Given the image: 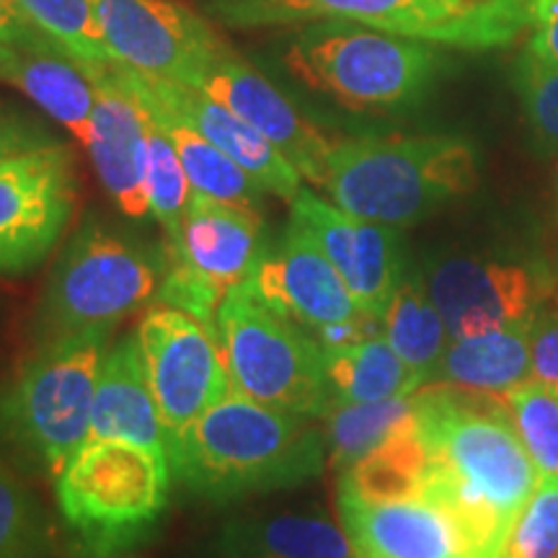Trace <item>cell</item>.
<instances>
[{"instance_id": "cell-1", "label": "cell", "mask_w": 558, "mask_h": 558, "mask_svg": "<svg viewBox=\"0 0 558 558\" xmlns=\"http://www.w3.org/2000/svg\"><path fill=\"white\" fill-rule=\"evenodd\" d=\"M427 471L418 492L456 518L476 558H501L541 473L505 396L427 383L414 393Z\"/></svg>"}, {"instance_id": "cell-2", "label": "cell", "mask_w": 558, "mask_h": 558, "mask_svg": "<svg viewBox=\"0 0 558 558\" xmlns=\"http://www.w3.org/2000/svg\"><path fill=\"white\" fill-rule=\"evenodd\" d=\"M326 439L311 418L230 388L171 450V471L199 497L230 501L305 484L324 471Z\"/></svg>"}, {"instance_id": "cell-3", "label": "cell", "mask_w": 558, "mask_h": 558, "mask_svg": "<svg viewBox=\"0 0 558 558\" xmlns=\"http://www.w3.org/2000/svg\"><path fill=\"white\" fill-rule=\"evenodd\" d=\"M476 184L478 156L465 137L365 135L331 145L320 190L357 218L407 228Z\"/></svg>"}, {"instance_id": "cell-4", "label": "cell", "mask_w": 558, "mask_h": 558, "mask_svg": "<svg viewBox=\"0 0 558 558\" xmlns=\"http://www.w3.org/2000/svg\"><path fill=\"white\" fill-rule=\"evenodd\" d=\"M107 344L109 331L37 341L29 357L0 380V450L58 478L88 442Z\"/></svg>"}, {"instance_id": "cell-5", "label": "cell", "mask_w": 558, "mask_h": 558, "mask_svg": "<svg viewBox=\"0 0 558 558\" xmlns=\"http://www.w3.org/2000/svg\"><path fill=\"white\" fill-rule=\"evenodd\" d=\"M171 460L124 439H88L54 478L58 507L86 558H122L156 533L171 488Z\"/></svg>"}, {"instance_id": "cell-6", "label": "cell", "mask_w": 558, "mask_h": 558, "mask_svg": "<svg viewBox=\"0 0 558 558\" xmlns=\"http://www.w3.org/2000/svg\"><path fill=\"white\" fill-rule=\"evenodd\" d=\"M209 11L235 29L354 21L465 52L501 50L533 26V0H213Z\"/></svg>"}, {"instance_id": "cell-7", "label": "cell", "mask_w": 558, "mask_h": 558, "mask_svg": "<svg viewBox=\"0 0 558 558\" xmlns=\"http://www.w3.org/2000/svg\"><path fill=\"white\" fill-rule=\"evenodd\" d=\"M284 62L305 86L349 111H396L429 94L442 54L354 21H311L292 37Z\"/></svg>"}, {"instance_id": "cell-8", "label": "cell", "mask_w": 558, "mask_h": 558, "mask_svg": "<svg viewBox=\"0 0 558 558\" xmlns=\"http://www.w3.org/2000/svg\"><path fill=\"white\" fill-rule=\"evenodd\" d=\"M163 277L166 251L88 218L54 264L37 313V341L111 331L156 303Z\"/></svg>"}, {"instance_id": "cell-9", "label": "cell", "mask_w": 558, "mask_h": 558, "mask_svg": "<svg viewBox=\"0 0 558 558\" xmlns=\"http://www.w3.org/2000/svg\"><path fill=\"white\" fill-rule=\"evenodd\" d=\"M215 333L230 383L246 399L305 418L331 407L320 341L262 303L248 284L222 300Z\"/></svg>"}, {"instance_id": "cell-10", "label": "cell", "mask_w": 558, "mask_h": 558, "mask_svg": "<svg viewBox=\"0 0 558 558\" xmlns=\"http://www.w3.org/2000/svg\"><path fill=\"white\" fill-rule=\"evenodd\" d=\"M163 251L166 277L158 303L190 313L215 331L222 300L248 284L267 251L262 209L192 190L179 239Z\"/></svg>"}, {"instance_id": "cell-11", "label": "cell", "mask_w": 558, "mask_h": 558, "mask_svg": "<svg viewBox=\"0 0 558 558\" xmlns=\"http://www.w3.org/2000/svg\"><path fill=\"white\" fill-rule=\"evenodd\" d=\"M140 352L166 429L169 456L181 435L233 388L218 333L173 305H153L137 326Z\"/></svg>"}, {"instance_id": "cell-12", "label": "cell", "mask_w": 558, "mask_h": 558, "mask_svg": "<svg viewBox=\"0 0 558 558\" xmlns=\"http://www.w3.org/2000/svg\"><path fill=\"white\" fill-rule=\"evenodd\" d=\"M78 205V173L68 145L0 163V277L37 269L58 246Z\"/></svg>"}, {"instance_id": "cell-13", "label": "cell", "mask_w": 558, "mask_h": 558, "mask_svg": "<svg viewBox=\"0 0 558 558\" xmlns=\"http://www.w3.org/2000/svg\"><path fill=\"white\" fill-rule=\"evenodd\" d=\"M111 58L135 73L194 86L228 52L205 19L173 0H94Z\"/></svg>"}, {"instance_id": "cell-14", "label": "cell", "mask_w": 558, "mask_h": 558, "mask_svg": "<svg viewBox=\"0 0 558 558\" xmlns=\"http://www.w3.org/2000/svg\"><path fill=\"white\" fill-rule=\"evenodd\" d=\"M429 298L448 326L450 339L501 329H535V316L548 300V277L514 262L471 256L439 259L424 275Z\"/></svg>"}, {"instance_id": "cell-15", "label": "cell", "mask_w": 558, "mask_h": 558, "mask_svg": "<svg viewBox=\"0 0 558 558\" xmlns=\"http://www.w3.org/2000/svg\"><path fill=\"white\" fill-rule=\"evenodd\" d=\"M290 220L298 222L329 256L362 308L380 318L407 275L396 228L357 218L308 190H300L290 202Z\"/></svg>"}, {"instance_id": "cell-16", "label": "cell", "mask_w": 558, "mask_h": 558, "mask_svg": "<svg viewBox=\"0 0 558 558\" xmlns=\"http://www.w3.org/2000/svg\"><path fill=\"white\" fill-rule=\"evenodd\" d=\"M248 290L271 311L308 326L316 337L331 326L375 318L354 300L318 243L292 220L284 239L264 251Z\"/></svg>"}, {"instance_id": "cell-17", "label": "cell", "mask_w": 558, "mask_h": 558, "mask_svg": "<svg viewBox=\"0 0 558 558\" xmlns=\"http://www.w3.org/2000/svg\"><path fill=\"white\" fill-rule=\"evenodd\" d=\"M337 507L360 558H476L456 518L422 492L369 499L339 486Z\"/></svg>"}, {"instance_id": "cell-18", "label": "cell", "mask_w": 558, "mask_h": 558, "mask_svg": "<svg viewBox=\"0 0 558 558\" xmlns=\"http://www.w3.org/2000/svg\"><path fill=\"white\" fill-rule=\"evenodd\" d=\"M194 88L226 104L243 122L267 137L295 166L300 177L324 186L326 158L333 143L248 62L239 60L230 50L222 52L197 75Z\"/></svg>"}, {"instance_id": "cell-19", "label": "cell", "mask_w": 558, "mask_h": 558, "mask_svg": "<svg viewBox=\"0 0 558 558\" xmlns=\"http://www.w3.org/2000/svg\"><path fill=\"white\" fill-rule=\"evenodd\" d=\"M117 65L88 73L96 107L90 122V160L104 190L128 218L150 215L148 199V117L124 86Z\"/></svg>"}, {"instance_id": "cell-20", "label": "cell", "mask_w": 558, "mask_h": 558, "mask_svg": "<svg viewBox=\"0 0 558 558\" xmlns=\"http://www.w3.org/2000/svg\"><path fill=\"white\" fill-rule=\"evenodd\" d=\"M137 78L160 104L184 117L215 148L233 158L264 192L292 202L303 190V184H300L303 177L295 171V166L267 137L259 135L248 122H243L235 111H230L226 104L215 101L205 90L184 86V83L148 78L143 73H137Z\"/></svg>"}, {"instance_id": "cell-21", "label": "cell", "mask_w": 558, "mask_h": 558, "mask_svg": "<svg viewBox=\"0 0 558 558\" xmlns=\"http://www.w3.org/2000/svg\"><path fill=\"white\" fill-rule=\"evenodd\" d=\"M88 439H124L169 456L166 429L145 375L137 333L117 341L104 354Z\"/></svg>"}, {"instance_id": "cell-22", "label": "cell", "mask_w": 558, "mask_h": 558, "mask_svg": "<svg viewBox=\"0 0 558 558\" xmlns=\"http://www.w3.org/2000/svg\"><path fill=\"white\" fill-rule=\"evenodd\" d=\"M220 558H360L347 530L308 512L246 514L218 535Z\"/></svg>"}, {"instance_id": "cell-23", "label": "cell", "mask_w": 558, "mask_h": 558, "mask_svg": "<svg viewBox=\"0 0 558 558\" xmlns=\"http://www.w3.org/2000/svg\"><path fill=\"white\" fill-rule=\"evenodd\" d=\"M117 73L124 86H128L135 99L143 104L145 111L156 120V124L163 130V135L171 140L173 150L184 166L186 179H190L192 190L207 194L220 202H230V205H241L259 209L264 199V190L248 177L246 171L235 163L233 158H228L220 148H215L209 140L192 128L184 117H179L177 111L160 104L148 88L143 86L137 78L135 70L117 65Z\"/></svg>"}, {"instance_id": "cell-24", "label": "cell", "mask_w": 558, "mask_h": 558, "mask_svg": "<svg viewBox=\"0 0 558 558\" xmlns=\"http://www.w3.org/2000/svg\"><path fill=\"white\" fill-rule=\"evenodd\" d=\"M533 380V331L501 329L478 337L450 339L432 383H448L488 396Z\"/></svg>"}, {"instance_id": "cell-25", "label": "cell", "mask_w": 558, "mask_h": 558, "mask_svg": "<svg viewBox=\"0 0 558 558\" xmlns=\"http://www.w3.org/2000/svg\"><path fill=\"white\" fill-rule=\"evenodd\" d=\"M324 365L333 401H388L414 396L422 388L414 369L399 357L383 333L344 347H324Z\"/></svg>"}, {"instance_id": "cell-26", "label": "cell", "mask_w": 558, "mask_h": 558, "mask_svg": "<svg viewBox=\"0 0 558 558\" xmlns=\"http://www.w3.org/2000/svg\"><path fill=\"white\" fill-rule=\"evenodd\" d=\"M9 83L88 148L96 90L73 60L62 52H21Z\"/></svg>"}, {"instance_id": "cell-27", "label": "cell", "mask_w": 558, "mask_h": 558, "mask_svg": "<svg viewBox=\"0 0 558 558\" xmlns=\"http://www.w3.org/2000/svg\"><path fill=\"white\" fill-rule=\"evenodd\" d=\"M383 337L414 369L422 386L435 380V373L450 344V331L429 298L424 277L403 275L380 316Z\"/></svg>"}, {"instance_id": "cell-28", "label": "cell", "mask_w": 558, "mask_h": 558, "mask_svg": "<svg viewBox=\"0 0 558 558\" xmlns=\"http://www.w3.org/2000/svg\"><path fill=\"white\" fill-rule=\"evenodd\" d=\"M320 418L326 427L324 439L331 469L344 473L416 422V401L414 396L373 403L331 401Z\"/></svg>"}, {"instance_id": "cell-29", "label": "cell", "mask_w": 558, "mask_h": 558, "mask_svg": "<svg viewBox=\"0 0 558 558\" xmlns=\"http://www.w3.org/2000/svg\"><path fill=\"white\" fill-rule=\"evenodd\" d=\"M16 3L34 29L50 39L86 75L114 65L96 19L94 0H16Z\"/></svg>"}, {"instance_id": "cell-30", "label": "cell", "mask_w": 558, "mask_h": 558, "mask_svg": "<svg viewBox=\"0 0 558 558\" xmlns=\"http://www.w3.org/2000/svg\"><path fill=\"white\" fill-rule=\"evenodd\" d=\"M424 471H427V448L418 435V424L411 422L357 465L339 473V486L352 488L354 494L369 499L403 497L422 488Z\"/></svg>"}, {"instance_id": "cell-31", "label": "cell", "mask_w": 558, "mask_h": 558, "mask_svg": "<svg viewBox=\"0 0 558 558\" xmlns=\"http://www.w3.org/2000/svg\"><path fill=\"white\" fill-rule=\"evenodd\" d=\"M514 88L543 156H558V62L535 41H527L514 62Z\"/></svg>"}, {"instance_id": "cell-32", "label": "cell", "mask_w": 558, "mask_h": 558, "mask_svg": "<svg viewBox=\"0 0 558 558\" xmlns=\"http://www.w3.org/2000/svg\"><path fill=\"white\" fill-rule=\"evenodd\" d=\"M514 432L525 445L541 478L558 476V396L530 380L505 396Z\"/></svg>"}, {"instance_id": "cell-33", "label": "cell", "mask_w": 558, "mask_h": 558, "mask_svg": "<svg viewBox=\"0 0 558 558\" xmlns=\"http://www.w3.org/2000/svg\"><path fill=\"white\" fill-rule=\"evenodd\" d=\"M145 109V107H143ZM148 117V199L150 215L160 222L166 235V246L179 239L184 222L186 205L192 197V184L186 179L184 166L173 150L171 140L163 135L156 120Z\"/></svg>"}, {"instance_id": "cell-34", "label": "cell", "mask_w": 558, "mask_h": 558, "mask_svg": "<svg viewBox=\"0 0 558 558\" xmlns=\"http://www.w3.org/2000/svg\"><path fill=\"white\" fill-rule=\"evenodd\" d=\"M50 522L24 481L0 465V558H47Z\"/></svg>"}, {"instance_id": "cell-35", "label": "cell", "mask_w": 558, "mask_h": 558, "mask_svg": "<svg viewBox=\"0 0 558 558\" xmlns=\"http://www.w3.org/2000/svg\"><path fill=\"white\" fill-rule=\"evenodd\" d=\"M558 556V476L541 478L533 499L522 509L501 558Z\"/></svg>"}, {"instance_id": "cell-36", "label": "cell", "mask_w": 558, "mask_h": 558, "mask_svg": "<svg viewBox=\"0 0 558 558\" xmlns=\"http://www.w3.org/2000/svg\"><path fill=\"white\" fill-rule=\"evenodd\" d=\"M58 143L60 140L54 137V132L45 128L37 117L0 101V163Z\"/></svg>"}, {"instance_id": "cell-37", "label": "cell", "mask_w": 558, "mask_h": 558, "mask_svg": "<svg viewBox=\"0 0 558 558\" xmlns=\"http://www.w3.org/2000/svg\"><path fill=\"white\" fill-rule=\"evenodd\" d=\"M0 45L19 52H60L29 24L16 0H0Z\"/></svg>"}, {"instance_id": "cell-38", "label": "cell", "mask_w": 558, "mask_h": 558, "mask_svg": "<svg viewBox=\"0 0 558 558\" xmlns=\"http://www.w3.org/2000/svg\"><path fill=\"white\" fill-rule=\"evenodd\" d=\"M533 380L558 396V320L533 329Z\"/></svg>"}, {"instance_id": "cell-39", "label": "cell", "mask_w": 558, "mask_h": 558, "mask_svg": "<svg viewBox=\"0 0 558 558\" xmlns=\"http://www.w3.org/2000/svg\"><path fill=\"white\" fill-rule=\"evenodd\" d=\"M548 58L558 62V0H533V37Z\"/></svg>"}, {"instance_id": "cell-40", "label": "cell", "mask_w": 558, "mask_h": 558, "mask_svg": "<svg viewBox=\"0 0 558 558\" xmlns=\"http://www.w3.org/2000/svg\"><path fill=\"white\" fill-rule=\"evenodd\" d=\"M19 60H21L19 50L0 45V81H5V83L11 81V75H13V70H16Z\"/></svg>"}, {"instance_id": "cell-41", "label": "cell", "mask_w": 558, "mask_h": 558, "mask_svg": "<svg viewBox=\"0 0 558 558\" xmlns=\"http://www.w3.org/2000/svg\"><path fill=\"white\" fill-rule=\"evenodd\" d=\"M554 184H556V197H558V160H556V177H554Z\"/></svg>"}, {"instance_id": "cell-42", "label": "cell", "mask_w": 558, "mask_h": 558, "mask_svg": "<svg viewBox=\"0 0 558 558\" xmlns=\"http://www.w3.org/2000/svg\"><path fill=\"white\" fill-rule=\"evenodd\" d=\"M556 558H558V556H556Z\"/></svg>"}]
</instances>
